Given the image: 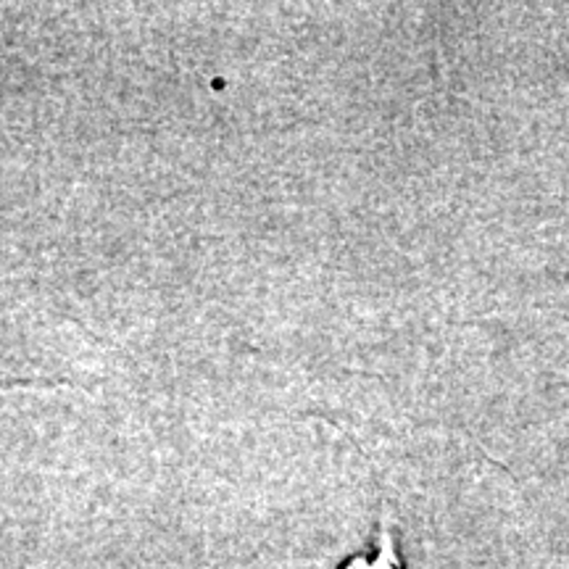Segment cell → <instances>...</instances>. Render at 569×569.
Returning a JSON list of instances; mask_svg holds the SVG:
<instances>
[{
  "mask_svg": "<svg viewBox=\"0 0 569 569\" xmlns=\"http://www.w3.org/2000/svg\"><path fill=\"white\" fill-rule=\"evenodd\" d=\"M340 569H407L403 567V557L398 551L396 536L388 525V515L382 511V519L377 522V536L369 551L353 553L351 559L343 561Z\"/></svg>",
  "mask_w": 569,
  "mask_h": 569,
  "instance_id": "obj_1",
  "label": "cell"
}]
</instances>
